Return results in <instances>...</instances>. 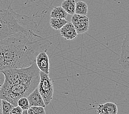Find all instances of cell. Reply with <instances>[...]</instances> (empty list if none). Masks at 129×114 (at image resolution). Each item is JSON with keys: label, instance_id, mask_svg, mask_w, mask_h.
I'll use <instances>...</instances> for the list:
<instances>
[{"label": "cell", "instance_id": "1", "mask_svg": "<svg viewBox=\"0 0 129 114\" xmlns=\"http://www.w3.org/2000/svg\"><path fill=\"white\" fill-rule=\"evenodd\" d=\"M51 45L32 30L18 32L0 41V49L4 58L6 69L24 68L35 63L41 52L47 51Z\"/></svg>", "mask_w": 129, "mask_h": 114}, {"label": "cell", "instance_id": "2", "mask_svg": "<svg viewBox=\"0 0 129 114\" xmlns=\"http://www.w3.org/2000/svg\"><path fill=\"white\" fill-rule=\"evenodd\" d=\"M5 79L0 89V99L8 101L15 107L20 98L27 97L38 87L40 70L36 63L24 68H9L1 71Z\"/></svg>", "mask_w": 129, "mask_h": 114}, {"label": "cell", "instance_id": "3", "mask_svg": "<svg viewBox=\"0 0 129 114\" xmlns=\"http://www.w3.org/2000/svg\"><path fill=\"white\" fill-rule=\"evenodd\" d=\"M25 17L14 12L11 6L0 9V41L16 33L31 30L24 23Z\"/></svg>", "mask_w": 129, "mask_h": 114}, {"label": "cell", "instance_id": "4", "mask_svg": "<svg viewBox=\"0 0 129 114\" xmlns=\"http://www.w3.org/2000/svg\"><path fill=\"white\" fill-rule=\"evenodd\" d=\"M37 88L41 95L45 105H48L53 98V85L48 75L41 71H40V81Z\"/></svg>", "mask_w": 129, "mask_h": 114}, {"label": "cell", "instance_id": "5", "mask_svg": "<svg viewBox=\"0 0 129 114\" xmlns=\"http://www.w3.org/2000/svg\"><path fill=\"white\" fill-rule=\"evenodd\" d=\"M72 23L74 26L78 34L86 32L89 28V19L87 15L74 13L72 15Z\"/></svg>", "mask_w": 129, "mask_h": 114}, {"label": "cell", "instance_id": "6", "mask_svg": "<svg viewBox=\"0 0 129 114\" xmlns=\"http://www.w3.org/2000/svg\"><path fill=\"white\" fill-rule=\"evenodd\" d=\"M129 37L128 33L126 34L121 46V55L119 59V64L122 68L128 70L129 67Z\"/></svg>", "mask_w": 129, "mask_h": 114}, {"label": "cell", "instance_id": "7", "mask_svg": "<svg viewBox=\"0 0 129 114\" xmlns=\"http://www.w3.org/2000/svg\"><path fill=\"white\" fill-rule=\"evenodd\" d=\"M35 63L40 71L49 75L50 63L46 51L41 52L38 54L36 57Z\"/></svg>", "mask_w": 129, "mask_h": 114}, {"label": "cell", "instance_id": "8", "mask_svg": "<svg viewBox=\"0 0 129 114\" xmlns=\"http://www.w3.org/2000/svg\"><path fill=\"white\" fill-rule=\"evenodd\" d=\"M60 34L67 40H73L78 36L74 26L69 21L60 29Z\"/></svg>", "mask_w": 129, "mask_h": 114}, {"label": "cell", "instance_id": "9", "mask_svg": "<svg viewBox=\"0 0 129 114\" xmlns=\"http://www.w3.org/2000/svg\"><path fill=\"white\" fill-rule=\"evenodd\" d=\"M27 98L29 101L30 107L31 106H42L45 107L46 106L37 87L28 95Z\"/></svg>", "mask_w": 129, "mask_h": 114}, {"label": "cell", "instance_id": "10", "mask_svg": "<svg viewBox=\"0 0 129 114\" xmlns=\"http://www.w3.org/2000/svg\"><path fill=\"white\" fill-rule=\"evenodd\" d=\"M96 110L98 114H117L118 113L117 105L112 102L98 105Z\"/></svg>", "mask_w": 129, "mask_h": 114}, {"label": "cell", "instance_id": "11", "mask_svg": "<svg viewBox=\"0 0 129 114\" xmlns=\"http://www.w3.org/2000/svg\"><path fill=\"white\" fill-rule=\"evenodd\" d=\"M76 2L75 0H64L62 3V7L68 14L73 15L75 13Z\"/></svg>", "mask_w": 129, "mask_h": 114}, {"label": "cell", "instance_id": "12", "mask_svg": "<svg viewBox=\"0 0 129 114\" xmlns=\"http://www.w3.org/2000/svg\"><path fill=\"white\" fill-rule=\"evenodd\" d=\"M68 22V21L63 18H51L50 20V26L55 30H60Z\"/></svg>", "mask_w": 129, "mask_h": 114}, {"label": "cell", "instance_id": "13", "mask_svg": "<svg viewBox=\"0 0 129 114\" xmlns=\"http://www.w3.org/2000/svg\"><path fill=\"white\" fill-rule=\"evenodd\" d=\"M68 13L64 9L60 6H57L53 8L51 12L50 17L53 18H63L66 19L67 17Z\"/></svg>", "mask_w": 129, "mask_h": 114}, {"label": "cell", "instance_id": "14", "mask_svg": "<svg viewBox=\"0 0 129 114\" xmlns=\"http://www.w3.org/2000/svg\"><path fill=\"white\" fill-rule=\"evenodd\" d=\"M87 13L88 6L86 3L84 1H79L78 2H76L75 10V14L83 15H87Z\"/></svg>", "mask_w": 129, "mask_h": 114}, {"label": "cell", "instance_id": "15", "mask_svg": "<svg viewBox=\"0 0 129 114\" xmlns=\"http://www.w3.org/2000/svg\"><path fill=\"white\" fill-rule=\"evenodd\" d=\"M14 106L8 101L2 99V114H10Z\"/></svg>", "mask_w": 129, "mask_h": 114}, {"label": "cell", "instance_id": "16", "mask_svg": "<svg viewBox=\"0 0 129 114\" xmlns=\"http://www.w3.org/2000/svg\"><path fill=\"white\" fill-rule=\"evenodd\" d=\"M18 106H19L23 110H27L30 106L27 97H22L18 100L17 102Z\"/></svg>", "mask_w": 129, "mask_h": 114}, {"label": "cell", "instance_id": "17", "mask_svg": "<svg viewBox=\"0 0 129 114\" xmlns=\"http://www.w3.org/2000/svg\"><path fill=\"white\" fill-rule=\"evenodd\" d=\"M30 108L32 109L36 114H46L44 107L42 106H31Z\"/></svg>", "mask_w": 129, "mask_h": 114}, {"label": "cell", "instance_id": "18", "mask_svg": "<svg viewBox=\"0 0 129 114\" xmlns=\"http://www.w3.org/2000/svg\"><path fill=\"white\" fill-rule=\"evenodd\" d=\"M23 110L21 109L19 106L14 107L12 109L10 114H21L22 113Z\"/></svg>", "mask_w": 129, "mask_h": 114}, {"label": "cell", "instance_id": "19", "mask_svg": "<svg viewBox=\"0 0 129 114\" xmlns=\"http://www.w3.org/2000/svg\"><path fill=\"white\" fill-rule=\"evenodd\" d=\"M5 79V77L4 74L1 71H0V89L1 88L2 86L4 84Z\"/></svg>", "mask_w": 129, "mask_h": 114}, {"label": "cell", "instance_id": "20", "mask_svg": "<svg viewBox=\"0 0 129 114\" xmlns=\"http://www.w3.org/2000/svg\"><path fill=\"white\" fill-rule=\"evenodd\" d=\"M27 114H36L34 111L32 109L30 108V107H29V108L27 110Z\"/></svg>", "mask_w": 129, "mask_h": 114}, {"label": "cell", "instance_id": "21", "mask_svg": "<svg viewBox=\"0 0 129 114\" xmlns=\"http://www.w3.org/2000/svg\"><path fill=\"white\" fill-rule=\"evenodd\" d=\"M0 114H2V99H0Z\"/></svg>", "mask_w": 129, "mask_h": 114}, {"label": "cell", "instance_id": "22", "mask_svg": "<svg viewBox=\"0 0 129 114\" xmlns=\"http://www.w3.org/2000/svg\"><path fill=\"white\" fill-rule=\"evenodd\" d=\"M22 114H27V110H23V111H22Z\"/></svg>", "mask_w": 129, "mask_h": 114}, {"label": "cell", "instance_id": "23", "mask_svg": "<svg viewBox=\"0 0 129 114\" xmlns=\"http://www.w3.org/2000/svg\"><path fill=\"white\" fill-rule=\"evenodd\" d=\"M21 114H22V113H21Z\"/></svg>", "mask_w": 129, "mask_h": 114}]
</instances>
